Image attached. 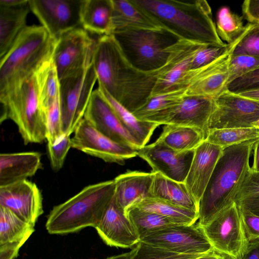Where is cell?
<instances>
[{
    "label": "cell",
    "instance_id": "obj_1",
    "mask_svg": "<svg viewBox=\"0 0 259 259\" xmlns=\"http://www.w3.org/2000/svg\"><path fill=\"white\" fill-rule=\"evenodd\" d=\"M99 87L131 112L150 97L159 73L140 70L125 56L113 34L97 39L92 60Z\"/></svg>",
    "mask_w": 259,
    "mask_h": 259
},
{
    "label": "cell",
    "instance_id": "obj_2",
    "mask_svg": "<svg viewBox=\"0 0 259 259\" xmlns=\"http://www.w3.org/2000/svg\"><path fill=\"white\" fill-rule=\"evenodd\" d=\"M180 38L207 46H226L220 38L205 0H132Z\"/></svg>",
    "mask_w": 259,
    "mask_h": 259
},
{
    "label": "cell",
    "instance_id": "obj_3",
    "mask_svg": "<svg viewBox=\"0 0 259 259\" xmlns=\"http://www.w3.org/2000/svg\"><path fill=\"white\" fill-rule=\"evenodd\" d=\"M256 140L224 149L199 204L198 223L203 226L235 202L250 170L249 158Z\"/></svg>",
    "mask_w": 259,
    "mask_h": 259
},
{
    "label": "cell",
    "instance_id": "obj_4",
    "mask_svg": "<svg viewBox=\"0 0 259 259\" xmlns=\"http://www.w3.org/2000/svg\"><path fill=\"white\" fill-rule=\"evenodd\" d=\"M56 40L42 26H27L0 58V100L33 77L53 56Z\"/></svg>",
    "mask_w": 259,
    "mask_h": 259
},
{
    "label": "cell",
    "instance_id": "obj_5",
    "mask_svg": "<svg viewBox=\"0 0 259 259\" xmlns=\"http://www.w3.org/2000/svg\"><path fill=\"white\" fill-rule=\"evenodd\" d=\"M114 180L89 185L50 211L46 228L51 234L63 235L95 228L115 194Z\"/></svg>",
    "mask_w": 259,
    "mask_h": 259
},
{
    "label": "cell",
    "instance_id": "obj_6",
    "mask_svg": "<svg viewBox=\"0 0 259 259\" xmlns=\"http://www.w3.org/2000/svg\"><path fill=\"white\" fill-rule=\"evenodd\" d=\"M113 35L130 62L146 72L162 67L174 45L181 39L166 29L123 30Z\"/></svg>",
    "mask_w": 259,
    "mask_h": 259
},
{
    "label": "cell",
    "instance_id": "obj_7",
    "mask_svg": "<svg viewBox=\"0 0 259 259\" xmlns=\"http://www.w3.org/2000/svg\"><path fill=\"white\" fill-rule=\"evenodd\" d=\"M0 102L1 122L12 120L25 144L40 143L46 140L45 113L39 102L34 76Z\"/></svg>",
    "mask_w": 259,
    "mask_h": 259
},
{
    "label": "cell",
    "instance_id": "obj_8",
    "mask_svg": "<svg viewBox=\"0 0 259 259\" xmlns=\"http://www.w3.org/2000/svg\"><path fill=\"white\" fill-rule=\"evenodd\" d=\"M248 23L235 40L227 44L224 52L209 64L190 69L182 77L178 88H186L185 96L214 99L227 89L229 78V67L233 51L241 39L254 26Z\"/></svg>",
    "mask_w": 259,
    "mask_h": 259
},
{
    "label": "cell",
    "instance_id": "obj_9",
    "mask_svg": "<svg viewBox=\"0 0 259 259\" xmlns=\"http://www.w3.org/2000/svg\"><path fill=\"white\" fill-rule=\"evenodd\" d=\"M97 76L93 63L59 80V100L63 133H74L84 114Z\"/></svg>",
    "mask_w": 259,
    "mask_h": 259
},
{
    "label": "cell",
    "instance_id": "obj_10",
    "mask_svg": "<svg viewBox=\"0 0 259 259\" xmlns=\"http://www.w3.org/2000/svg\"><path fill=\"white\" fill-rule=\"evenodd\" d=\"M201 227L214 250L236 259L241 258L249 241L235 202Z\"/></svg>",
    "mask_w": 259,
    "mask_h": 259
},
{
    "label": "cell",
    "instance_id": "obj_11",
    "mask_svg": "<svg viewBox=\"0 0 259 259\" xmlns=\"http://www.w3.org/2000/svg\"><path fill=\"white\" fill-rule=\"evenodd\" d=\"M97 40L82 27L69 31L56 41L53 59L59 80L84 69L92 63Z\"/></svg>",
    "mask_w": 259,
    "mask_h": 259
},
{
    "label": "cell",
    "instance_id": "obj_12",
    "mask_svg": "<svg viewBox=\"0 0 259 259\" xmlns=\"http://www.w3.org/2000/svg\"><path fill=\"white\" fill-rule=\"evenodd\" d=\"M140 242L183 254H206L214 250L198 223L176 225L151 232L141 236Z\"/></svg>",
    "mask_w": 259,
    "mask_h": 259
},
{
    "label": "cell",
    "instance_id": "obj_13",
    "mask_svg": "<svg viewBox=\"0 0 259 259\" xmlns=\"http://www.w3.org/2000/svg\"><path fill=\"white\" fill-rule=\"evenodd\" d=\"M258 119V101L244 98L226 89L213 99L208 132L216 129L252 127Z\"/></svg>",
    "mask_w": 259,
    "mask_h": 259
},
{
    "label": "cell",
    "instance_id": "obj_14",
    "mask_svg": "<svg viewBox=\"0 0 259 259\" xmlns=\"http://www.w3.org/2000/svg\"><path fill=\"white\" fill-rule=\"evenodd\" d=\"M71 138V147L105 162L123 164L137 156V150L117 143L100 132L83 118Z\"/></svg>",
    "mask_w": 259,
    "mask_h": 259
},
{
    "label": "cell",
    "instance_id": "obj_15",
    "mask_svg": "<svg viewBox=\"0 0 259 259\" xmlns=\"http://www.w3.org/2000/svg\"><path fill=\"white\" fill-rule=\"evenodd\" d=\"M83 1L29 0L30 10L51 36L57 40L65 33L81 27Z\"/></svg>",
    "mask_w": 259,
    "mask_h": 259
},
{
    "label": "cell",
    "instance_id": "obj_16",
    "mask_svg": "<svg viewBox=\"0 0 259 259\" xmlns=\"http://www.w3.org/2000/svg\"><path fill=\"white\" fill-rule=\"evenodd\" d=\"M194 151H176L156 141L138 149L137 156L149 164L152 171L177 182H185Z\"/></svg>",
    "mask_w": 259,
    "mask_h": 259
},
{
    "label": "cell",
    "instance_id": "obj_17",
    "mask_svg": "<svg viewBox=\"0 0 259 259\" xmlns=\"http://www.w3.org/2000/svg\"><path fill=\"white\" fill-rule=\"evenodd\" d=\"M83 118L112 140L137 150L141 148L124 127L98 89L94 90L92 94Z\"/></svg>",
    "mask_w": 259,
    "mask_h": 259
},
{
    "label": "cell",
    "instance_id": "obj_18",
    "mask_svg": "<svg viewBox=\"0 0 259 259\" xmlns=\"http://www.w3.org/2000/svg\"><path fill=\"white\" fill-rule=\"evenodd\" d=\"M0 206L34 226L43 213L42 197L36 185L27 180L0 186Z\"/></svg>",
    "mask_w": 259,
    "mask_h": 259
},
{
    "label": "cell",
    "instance_id": "obj_19",
    "mask_svg": "<svg viewBox=\"0 0 259 259\" xmlns=\"http://www.w3.org/2000/svg\"><path fill=\"white\" fill-rule=\"evenodd\" d=\"M106 244L129 248L140 242V236L125 211L117 204L115 196L95 228Z\"/></svg>",
    "mask_w": 259,
    "mask_h": 259
},
{
    "label": "cell",
    "instance_id": "obj_20",
    "mask_svg": "<svg viewBox=\"0 0 259 259\" xmlns=\"http://www.w3.org/2000/svg\"><path fill=\"white\" fill-rule=\"evenodd\" d=\"M204 45L180 39L173 46L167 61L160 68L151 97L178 89L180 81L191 69L195 53Z\"/></svg>",
    "mask_w": 259,
    "mask_h": 259
},
{
    "label": "cell",
    "instance_id": "obj_21",
    "mask_svg": "<svg viewBox=\"0 0 259 259\" xmlns=\"http://www.w3.org/2000/svg\"><path fill=\"white\" fill-rule=\"evenodd\" d=\"M223 150L205 140L194 151L184 183L198 205Z\"/></svg>",
    "mask_w": 259,
    "mask_h": 259
},
{
    "label": "cell",
    "instance_id": "obj_22",
    "mask_svg": "<svg viewBox=\"0 0 259 259\" xmlns=\"http://www.w3.org/2000/svg\"><path fill=\"white\" fill-rule=\"evenodd\" d=\"M213 109V99L185 96L181 103L157 123L196 127L202 131L207 138Z\"/></svg>",
    "mask_w": 259,
    "mask_h": 259
},
{
    "label": "cell",
    "instance_id": "obj_23",
    "mask_svg": "<svg viewBox=\"0 0 259 259\" xmlns=\"http://www.w3.org/2000/svg\"><path fill=\"white\" fill-rule=\"evenodd\" d=\"M154 172L127 170L114 179L115 198L124 211L130 207L149 196Z\"/></svg>",
    "mask_w": 259,
    "mask_h": 259
},
{
    "label": "cell",
    "instance_id": "obj_24",
    "mask_svg": "<svg viewBox=\"0 0 259 259\" xmlns=\"http://www.w3.org/2000/svg\"><path fill=\"white\" fill-rule=\"evenodd\" d=\"M41 155L37 152L0 154V186L26 180L41 168Z\"/></svg>",
    "mask_w": 259,
    "mask_h": 259
},
{
    "label": "cell",
    "instance_id": "obj_25",
    "mask_svg": "<svg viewBox=\"0 0 259 259\" xmlns=\"http://www.w3.org/2000/svg\"><path fill=\"white\" fill-rule=\"evenodd\" d=\"M112 3L113 33L123 30L165 29L132 0H112Z\"/></svg>",
    "mask_w": 259,
    "mask_h": 259
},
{
    "label": "cell",
    "instance_id": "obj_26",
    "mask_svg": "<svg viewBox=\"0 0 259 259\" xmlns=\"http://www.w3.org/2000/svg\"><path fill=\"white\" fill-rule=\"evenodd\" d=\"M30 10L29 0L16 6H0V58L27 26L26 18Z\"/></svg>",
    "mask_w": 259,
    "mask_h": 259
},
{
    "label": "cell",
    "instance_id": "obj_27",
    "mask_svg": "<svg viewBox=\"0 0 259 259\" xmlns=\"http://www.w3.org/2000/svg\"><path fill=\"white\" fill-rule=\"evenodd\" d=\"M82 28L100 36L113 33L112 0H83L80 13Z\"/></svg>",
    "mask_w": 259,
    "mask_h": 259
},
{
    "label": "cell",
    "instance_id": "obj_28",
    "mask_svg": "<svg viewBox=\"0 0 259 259\" xmlns=\"http://www.w3.org/2000/svg\"><path fill=\"white\" fill-rule=\"evenodd\" d=\"M149 196L159 198L199 213V205L184 182H179L154 172Z\"/></svg>",
    "mask_w": 259,
    "mask_h": 259
},
{
    "label": "cell",
    "instance_id": "obj_29",
    "mask_svg": "<svg viewBox=\"0 0 259 259\" xmlns=\"http://www.w3.org/2000/svg\"><path fill=\"white\" fill-rule=\"evenodd\" d=\"M185 91L181 88L151 97L133 114L138 119L157 123L181 103Z\"/></svg>",
    "mask_w": 259,
    "mask_h": 259
},
{
    "label": "cell",
    "instance_id": "obj_30",
    "mask_svg": "<svg viewBox=\"0 0 259 259\" xmlns=\"http://www.w3.org/2000/svg\"><path fill=\"white\" fill-rule=\"evenodd\" d=\"M206 139L201 130L190 126L165 125L156 141L178 151L195 150Z\"/></svg>",
    "mask_w": 259,
    "mask_h": 259
},
{
    "label": "cell",
    "instance_id": "obj_31",
    "mask_svg": "<svg viewBox=\"0 0 259 259\" xmlns=\"http://www.w3.org/2000/svg\"><path fill=\"white\" fill-rule=\"evenodd\" d=\"M98 89L112 108L126 130L138 142L141 147L146 145L154 130L159 125L138 119L132 112L117 102L103 88L98 87Z\"/></svg>",
    "mask_w": 259,
    "mask_h": 259
},
{
    "label": "cell",
    "instance_id": "obj_32",
    "mask_svg": "<svg viewBox=\"0 0 259 259\" xmlns=\"http://www.w3.org/2000/svg\"><path fill=\"white\" fill-rule=\"evenodd\" d=\"M132 206L161 215L177 225H193L198 221L199 217L197 212L151 196L141 199Z\"/></svg>",
    "mask_w": 259,
    "mask_h": 259
},
{
    "label": "cell",
    "instance_id": "obj_33",
    "mask_svg": "<svg viewBox=\"0 0 259 259\" xmlns=\"http://www.w3.org/2000/svg\"><path fill=\"white\" fill-rule=\"evenodd\" d=\"M34 78L39 102L45 112L59 95V79L53 56L38 69Z\"/></svg>",
    "mask_w": 259,
    "mask_h": 259
},
{
    "label": "cell",
    "instance_id": "obj_34",
    "mask_svg": "<svg viewBox=\"0 0 259 259\" xmlns=\"http://www.w3.org/2000/svg\"><path fill=\"white\" fill-rule=\"evenodd\" d=\"M34 227L0 206V245L27 240L34 231Z\"/></svg>",
    "mask_w": 259,
    "mask_h": 259
},
{
    "label": "cell",
    "instance_id": "obj_35",
    "mask_svg": "<svg viewBox=\"0 0 259 259\" xmlns=\"http://www.w3.org/2000/svg\"><path fill=\"white\" fill-rule=\"evenodd\" d=\"M258 139L259 128L252 127L210 130L205 140L224 149L248 141Z\"/></svg>",
    "mask_w": 259,
    "mask_h": 259
},
{
    "label": "cell",
    "instance_id": "obj_36",
    "mask_svg": "<svg viewBox=\"0 0 259 259\" xmlns=\"http://www.w3.org/2000/svg\"><path fill=\"white\" fill-rule=\"evenodd\" d=\"M140 236L158 230L176 225L159 214L132 206L125 211Z\"/></svg>",
    "mask_w": 259,
    "mask_h": 259
},
{
    "label": "cell",
    "instance_id": "obj_37",
    "mask_svg": "<svg viewBox=\"0 0 259 259\" xmlns=\"http://www.w3.org/2000/svg\"><path fill=\"white\" fill-rule=\"evenodd\" d=\"M242 16L232 12L227 7H222L217 15L216 28L222 41L230 44L240 35L246 28Z\"/></svg>",
    "mask_w": 259,
    "mask_h": 259
},
{
    "label": "cell",
    "instance_id": "obj_38",
    "mask_svg": "<svg viewBox=\"0 0 259 259\" xmlns=\"http://www.w3.org/2000/svg\"><path fill=\"white\" fill-rule=\"evenodd\" d=\"M138 244L139 248L133 259H197L207 254L178 253L141 242Z\"/></svg>",
    "mask_w": 259,
    "mask_h": 259
},
{
    "label": "cell",
    "instance_id": "obj_39",
    "mask_svg": "<svg viewBox=\"0 0 259 259\" xmlns=\"http://www.w3.org/2000/svg\"><path fill=\"white\" fill-rule=\"evenodd\" d=\"M71 147L70 136L64 133L54 142L48 143L49 156L51 165L54 170L58 171L62 168Z\"/></svg>",
    "mask_w": 259,
    "mask_h": 259
},
{
    "label": "cell",
    "instance_id": "obj_40",
    "mask_svg": "<svg viewBox=\"0 0 259 259\" xmlns=\"http://www.w3.org/2000/svg\"><path fill=\"white\" fill-rule=\"evenodd\" d=\"M45 112L47 128L46 140L48 143H53L63 134L59 95Z\"/></svg>",
    "mask_w": 259,
    "mask_h": 259
},
{
    "label": "cell",
    "instance_id": "obj_41",
    "mask_svg": "<svg viewBox=\"0 0 259 259\" xmlns=\"http://www.w3.org/2000/svg\"><path fill=\"white\" fill-rule=\"evenodd\" d=\"M258 68H259V58L247 55H232L229 67L228 84Z\"/></svg>",
    "mask_w": 259,
    "mask_h": 259
},
{
    "label": "cell",
    "instance_id": "obj_42",
    "mask_svg": "<svg viewBox=\"0 0 259 259\" xmlns=\"http://www.w3.org/2000/svg\"><path fill=\"white\" fill-rule=\"evenodd\" d=\"M232 55L259 58V24H255L241 39L235 47Z\"/></svg>",
    "mask_w": 259,
    "mask_h": 259
},
{
    "label": "cell",
    "instance_id": "obj_43",
    "mask_svg": "<svg viewBox=\"0 0 259 259\" xmlns=\"http://www.w3.org/2000/svg\"><path fill=\"white\" fill-rule=\"evenodd\" d=\"M226 46H203L195 53L191 63V69H195L205 66L213 61L225 51Z\"/></svg>",
    "mask_w": 259,
    "mask_h": 259
},
{
    "label": "cell",
    "instance_id": "obj_44",
    "mask_svg": "<svg viewBox=\"0 0 259 259\" xmlns=\"http://www.w3.org/2000/svg\"><path fill=\"white\" fill-rule=\"evenodd\" d=\"M259 88V68L235 79L227 85L229 91L238 93Z\"/></svg>",
    "mask_w": 259,
    "mask_h": 259
},
{
    "label": "cell",
    "instance_id": "obj_45",
    "mask_svg": "<svg viewBox=\"0 0 259 259\" xmlns=\"http://www.w3.org/2000/svg\"><path fill=\"white\" fill-rule=\"evenodd\" d=\"M239 209L248 241L259 239V216L247 210Z\"/></svg>",
    "mask_w": 259,
    "mask_h": 259
},
{
    "label": "cell",
    "instance_id": "obj_46",
    "mask_svg": "<svg viewBox=\"0 0 259 259\" xmlns=\"http://www.w3.org/2000/svg\"><path fill=\"white\" fill-rule=\"evenodd\" d=\"M258 193L259 172L252 171L250 168L238 192L235 200Z\"/></svg>",
    "mask_w": 259,
    "mask_h": 259
},
{
    "label": "cell",
    "instance_id": "obj_47",
    "mask_svg": "<svg viewBox=\"0 0 259 259\" xmlns=\"http://www.w3.org/2000/svg\"><path fill=\"white\" fill-rule=\"evenodd\" d=\"M243 17L248 23L259 24V0H246L242 5Z\"/></svg>",
    "mask_w": 259,
    "mask_h": 259
},
{
    "label": "cell",
    "instance_id": "obj_48",
    "mask_svg": "<svg viewBox=\"0 0 259 259\" xmlns=\"http://www.w3.org/2000/svg\"><path fill=\"white\" fill-rule=\"evenodd\" d=\"M238 206L259 216V193L235 201Z\"/></svg>",
    "mask_w": 259,
    "mask_h": 259
},
{
    "label": "cell",
    "instance_id": "obj_49",
    "mask_svg": "<svg viewBox=\"0 0 259 259\" xmlns=\"http://www.w3.org/2000/svg\"><path fill=\"white\" fill-rule=\"evenodd\" d=\"M27 240L0 245V259H15L19 249Z\"/></svg>",
    "mask_w": 259,
    "mask_h": 259
},
{
    "label": "cell",
    "instance_id": "obj_50",
    "mask_svg": "<svg viewBox=\"0 0 259 259\" xmlns=\"http://www.w3.org/2000/svg\"><path fill=\"white\" fill-rule=\"evenodd\" d=\"M241 259H259V239L248 242Z\"/></svg>",
    "mask_w": 259,
    "mask_h": 259
},
{
    "label": "cell",
    "instance_id": "obj_51",
    "mask_svg": "<svg viewBox=\"0 0 259 259\" xmlns=\"http://www.w3.org/2000/svg\"><path fill=\"white\" fill-rule=\"evenodd\" d=\"M139 248V244L133 247L130 251L118 254L116 255L109 256L105 259H133L136 254H137Z\"/></svg>",
    "mask_w": 259,
    "mask_h": 259
},
{
    "label": "cell",
    "instance_id": "obj_52",
    "mask_svg": "<svg viewBox=\"0 0 259 259\" xmlns=\"http://www.w3.org/2000/svg\"><path fill=\"white\" fill-rule=\"evenodd\" d=\"M253 149V162L251 169L254 171L259 172V139L255 141Z\"/></svg>",
    "mask_w": 259,
    "mask_h": 259
},
{
    "label": "cell",
    "instance_id": "obj_53",
    "mask_svg": "<svg viewBox=\"0 0 259 259\" xmlns=\"http://www.w3.org/2000/svg\"><path fill=\"white\" fill-rule=\"evenodd\" d=\"M236 94L244 98L259 102V88L245 91Z\"/></svg>",
    "mask_w": 259,
    "mask_h": 259
},
{
    "label": "cell",
    "instance_id": "obj_54",
    "mask_svg": "<svg viewBox=\"0 0 259 259\" xmlns=\"http://www.w3.org/2000/svg\"><path fill=\"white\" fill-rule=\"evenodd\" d=\"M28 0H0V6L13 7L22 5Z\"/></svg>",
    "mask_w": 259,
    "mask_h": 259
},
{
    "label": "cell",
    "instance_id": "obj_55",
    "mask_svg": "<svg viewBox=\"0 0 259 259\" xmlns=\"http://www.w3.org/2000/svg\"><path fill=\"white\" fill-rule=\"evenodd\" d=\"M197 259H224L223 254L220 253L215 250L208 253Z\"/></svg>",
    "mask_w": 259,
    "mask_h": 259
},
{
    "label": "cell",
    "instance_id": "obj_56",
    "mask_svg": "<svg viewBox=\"0 0 259 259\" xmlns=\"http://www.w3.org/2000/svg\"><path fill=\"white\" fill-rule=\"evenodd\" d=\"M223 255H224V259H236V258H235L233 257H231L229 255H228L223 254Z\"/></svg>",
    "mask_w": 259,
    "mask_h": 259
},
{
    "label": "cell",
    "instance_id": "obj_57",
    "mask_svg": "<svg viewBox=\"0 0 259 259\" xmlns=\"http://www.w3.org/2000/svg\"><path fill=\"white\" fill-rule=\"evenodd\" d=\"M253 126L259 128V119L253 124Z\"/></svg>",
    "mask_w": 259,
    "mask_h": 259
},
{
    "label": "cell",
    "instance_id": "obj_58",
    "mask_svg": "<svg viewBox=\"0 0 259 259\" xmlns=\"http://www.w3.org/2000/svg\"></svg>",
    "mask_w": 259,
    "mask_h": 259
}]
</instances>
